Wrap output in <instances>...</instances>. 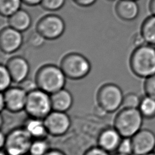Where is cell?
<instances>
[{
    "instance_id": "1",
    "label": "cell",
    "mask_w": 155,
    "mask_h": 155,
    "mask_svg": "<svg viewBox=\"0 0 155 155\" xmlns=\"http://www.w3.org/2000/svg\"><path fill=\"white\" fill-rule=\"evenodd\" d=\"M130 67L137 77L147 78L155 74V47L148 44L136 47L130 59Z\"/></svg>"
},
{
    "instance_id": "2",
    "label": "cell",
    "mask_w": 155,
    "mask_h": 155,
    "mask_svg": "<svg viewBox=\"0 0 155 155\" xmlns=\"http://www.w3.org/2000/svg\"><path fill=\"white\" fill-rule=\"evenodd\" d=\"M35 81L38 88L51 94L64 88L66 76L61 67L47 64L37 71Z\"/></svg>"
},
{
    "instance_id": "3",
    "label": "cell",
    "mask_w": 155,
    "mask_h": 155,
    "mask_svg": "<svg viewBox=\"0 0 155 155\" xmlns=\"http://www.w3.org/2000/svg\"><path fill=\"white\" fill-rule=\"evenodd\" d=\"M143 117L137 108H121L113 120V127L122 137H131L140 130Z\"/></svg>"
},
{
    "instance_id": "4",
    "label": "cell",
    "mask_w": 155,
    "mask_h": 155,
    "mask_svg": "<svg viewBox=\"0 0 155 155\" xmlns=\"http://www.w3.org/2000/svg\"><path fill=\"white\" fill-rule=\"evenodd\" d=\"M51 111L50 94L38 88L27 93L24 111L29 117L44 119Z\"/></svg>"
},
{
    "instance_id": "5",
    "label": "cell",
    "mask_w": 155,
    "mask_h": 155,
    "mask_svg": "<svg viewBox=\"0 0 155 155\" xmlns=\"http://www.w3.org/2000/svg\"><path fill=\"white\" fill-rule=\"evenodd\" d=\"M60 67L66 78L72 80L84 78L91 70V64L88 59L78 53H70L64 56Z\"/></svg>"
},
{
    "instance_id": "6",
    "label": "cell",
    "mask_w": 155,
    "mask_h": 155,
    "mask_svg": "<svg viewBox=\"0 0 155 155\" xmlns=\"http://www.w3.org/2000/svg\"><path fill=\"white\" fill-rule=\"evenodd\" d=\"M124 94L116 84L107 83L102 85L96 94L98 107L107 113H112L122 107Z\"/></svg>"
},
{
    "instance_id": "7",
    "label": "cell",
    "mask_w": 155,
    "mask_h": 155,
    "mask_svg": "<svg viewBox=\"0 0 155 155\" xmlns=\"http://www.w3.org/2000/svg\"><path fill=\"white\" fill-rule=\"evenodd\" d=\"M33 139L24 127L11 130L5 135L3 150L8 155H24L29 153Z\"/></svg>"
},
{
    "instance_id": "8",
    "label": "cell",
    "mask_w": 155,
    "mask_h": 155,
    "mask_svg": "<svg viewBox=\"0 0 155 155\" xmlns=\"http://www.w3.org/2000/svg\"><path fill=\"white\" fill-rule=\"evenodd\" d=\"M65 29L63 19L56 15H47L38 22L36 30L45 39L54 40L62 35Z\"/></svg>"
},
{
    "instance_id": "9",
    "label": "cell",
    "mask_w": 155,
    "mask_h": 155,
    "mask_svg": "<svg viewBox=\"0 0 155 155\" xmlns=\"http://www.w3.org/2000/svg\"><path fill=\"white\" fill-rule=\"evenodd\" d=\"M50 136L60 137L65 135L71 127V119L66 112L52 110L44 119Z\"/></svg>"
},
{
    "instance_id": "10",
    "label": "cell",
    "mask_w": 155,
    "mask_h": 155,
    "mask_svg": "<svg viewBox=\"0 0 155 155\" xmlns=\"http://www.w3.org/2000/svg\"><path fill=\"white\" fill-rule=\"evenodd\" d=\"M5 102V110L12 113L24 111L27 93L20 86L10 87L1 93Z\"/></svg>"
},
{
    "instance_id": "11",
    "label": "cell",
    "mask_w": 155,
    "mask_h": 155,
    "mask_svg": "<svg viewBox=\"0 0 155 155\" xmlns=\"http://www.w3.org/2000/svg\"><path fill=\"white\" fill-rule=\"evenodd\" d=\"M133 155H145L153 151L155 133L148 128H142L131 137Z\"/></svg>"
},
{
    "instance_id": "12",
    "label": "cell",
    "mask_w": 155,
    "mask_h": 155,
    "mask_svg": "<svg viewBox=\"0 0 155 155\" xmlns=\"http://www.w3.org/2000/svg\"><path fill=\"white\" fill-rule=\"evenodd\" d=\"M23 42L21 31L9 27L3 28L0 33V48L5 54H12L18 51Z\"/></svg>"
},
{
    "instance_id": "13",
    "label": "cell",
    "mask_w": 155,
    "mask_h": 155,
    "mask_svg": "<svg viewBox=\"0 0 155 155\" xmlns=\"http://www.w3.org/2000/svg\"><path fill=\"white\" fill-rule=\"evenodd\" d=\"M6 67L10 73L13 82L19 84L27 78L30 72L28 61L19 56L11 58L7 62Z\"/></svg>"
},
{
    "instance_id": "14",
    "label": "cell",
    "mask_w": 155,
    "mask_h": 155,
    "mask_svg": "<svg viewBox=\"0 0 155 155\" xmlns=\"http://www.w3.org/2000/svg\"><path fill=\"white\" fill-rule=\"evenodd\" d=\"M122 139V136L114 127H107L99 134L97 144L99 147L110 153L117 151Z\"/></svg>"
},
{
    "instance_id": "15",
    "label": "cell",
    "mask_w": 155,
    "mask_h": 155,
    "mask_svg": "<svg viewBox=\"0 0 155 155\" xmlns=\"http://www.w3.org/2000/svg\"><path fill=\"white\" fill-rule=\"evenodd\" d=\"M52 110L66 112L73 106V97L67 90L62 88L50 94Z\"/></svg>"
},
{
    "instance_id": "16",
    "label": "cell",
    "mask_w": 155,
    "mask_h": 155,
    "mask_svg": "<svg viewBox=\"0 0 155 155\" xmlns=\"http://www.w3.org/2000/svg\"><path fill=\"white\" fill-rule=\"evenodd\" d=\"M115 12L120 19L133 21L139 15V7L136 1L119 0L115 6Z\"/></svg>"
},
{
    "instance_id": "17",
    "label": "cell",
    "mask_w": 155,
    "mask_h": 155,
    "mask_svg": "<svg viewBox=\"0 0 155 155\" xmlns=\"http://www.w3.org/2000/svg\"><path fill=\"white\" fill-rule=\"evenodd\" d=\"M23 127L33 139H47L49 136L44 119L29 117Z\"/></svg>"
},
{
    "instance_id": "18",
    "label": "cell",
    "mask_w": 155,
    "mask_h": 155,
    "mask_svg": "<svg viewBox=\"0 0 155 155\" xmlns=\"http://www.w3.org/2000/svg\"><path fill=\"white\" fill-rule=\"evenodd\" d=\"M9 26L21 31H26L31 24V18L26 10L19 9L8 17Z\"/></svg>"
},
{
    "instance_id": "19",
    "label": "cell",
    "mask_w": 155,
    "mask_h": 155,
    "mask_svg": "<svg viewBox=\"0 0 155 155\" xmlns=\"http://www.w3.org/2000/svg\"><path fill=\"white\" fill-rule=\"evenodd\" d=\"M140 33L147 44L155 45V15H151L143 21Z\"/></svg>"
},
{
    "instance_id": "20",
    "label": "cell",
    "mask_w": 155,
    "mask_h": 155,
    "mask_svg": "<svg viewBox=\"0 0 155 155\" xmlns=\"http://www.w3.org/2000/svg\"><path fill=\"white\" fill-rule=\"evenodd\" d=\"M138 110L144 119H154L155 99L146 95L142 97Z\"/></svg>"
},
{
    "instance_id": "21",
    "label": "cell",
    "mask_w": 155,
    "mask_h": 155,
    "mask_svg": "<svg viewBox=\"0 0 155 155\" xmlns=\"http://www.w3.org/2000/svg\"><path fill=\"white\" fill-rule=\"evenodd\" d=\"M22 0H0V13L4 17H9L19 10Z\"/></svg>"
},
{
    "instance_id": "22",
    "label": "cell",
    "mask_w": 155,
    "mask_h": 155,
    "mask_svg": "<svg viewBox=\"0 0 155 155\" xmlns=\"http://www.w3.org/2000/svg\"><path fill=\"white\" fill-rule=\"evenodd\" d=\"M47 139H33L30 145L29 153L32 155H44L50 149Z\"/></svg>"
},
{
    "instance_id": "23",
    "label": "cell",
    "mask_w": 155,
    "mask_h": 155,
    "mask_svg": "<svg viewBox=\"0 0 155 155\" xmlns=\"http://www.w3.org/2000/svg\"><path fill=\"white\" fill-rule=\"evenodd\" d=\"M141 97L135 93L130 92L124 96L122 107L126 108H137L139 106Z\"/></svg>"
},
{
    "instance_id": "24",
    "label": "cell",
    "mask_w": 155,
    "mask_h": 155,
    "mask_svg": "<svg viewBox=\"0 0 155 155\" xmlns=\"http://www.w3.org/2000/svg\"><path fill=\"white\" fill-rule=\"evenodd\" d=\"M13 82L12 76L6 65H1L0 67V88L1 92L4 91L10 87Z\"/></svg>"
},
{
    "instance_id": "25",
    "label": "cell",
    "mask_w": 155,
    "mask_h": 155,
    "mask_svg": "<svg viewBox=\"0 0 155 155\" xmlns=\"http://www.w3.org/2000/svg\"><path fill=\"white\" fill-rule=\"evenodd\" d=\"M46 39L36 30L31 31L27 38V44L32 48H39L45 43Z\"/></svg>"
},
{
    "instance_id": "26",
    "label": "cell",
    "mask_w": 155,
    "mask_h": 155,
    "mask_svg": "<svg viewBox=\"0 0 155 155\" xmlns=\"http://www.w3.org/2000/svg\"><path fill=\"white\" fill-rule=\"evenodd\" d=\"M125 155H133V147L131 137H122L116 151Z\"/></svg>"
},
{
    "instance_id": "27",
    "label": "cell",
    "mask_w": 155,
    "mask_h": 155,
    "mask_svg": "<svg viewBox=\"0 0 155 155\" xmlns=\"http://www.w3.org/2000/svg\"><path fill=\"white\" fill-rule=\"evenodd\" d=\"M65 0H42L41 5L43 8L48 11H56L64 5Z\"/></svg>"
},
{
    "instance_id": "28",
    "label": "cell",
    "mask_w": 155,
    "mask_h": 155,
    "mask_svg": "<svg viewBox=\"0 0 155 155\" xmlns=\"http://www.w3.org/2000/svg\"><path fill=\"white\" fill-rule=\"evenodd\" d=\"M143 88L145 95L155 99V74L145 79Z\"/></svg>"
},
{
    "instance_id": "29",
    "label": "cell",
    "mask_w": 155,
    "mask_h": 155,
    "mask_svg": "<svg viewBox=\"0 0 155 155\" xmlns=\"http://www.w3.org/2000/svg\"><path fill=\"white\" fill-rule=\"evenodd\" d=\"M83 155H110V153L96 145L88 148Z\"/></svg>"
},
{
    "instance_id": "30",
    "label": "cell",
    "mask_w": 155,
    "mask_h": 155,
    "mask_svg": "<svg viewBox=\"0 0 155 155\" xmlns=\"http://www.w3.org/2000/svg\"><path fill=\"white\" fill-rule=\"evenodd\" d=\"M19 84L20 87H21L27 93H28L38 88L35 81L28 79L27 78Z\"/></svg>"
},
{
    "instance_id": "31",
    "label": "cell",
    "mask_w": 155,
    "mask_h": 155,
    "mask_svg": "<svg viewBox=\"0 0 155 155\" xmlns=\"http://www.w3.org/2000/svg\"><path fill=\"white\" fill-rule=\"evenodd\" d=\"M132 42H133V45L135 46V48L147 44L140 33H136L133 36Z\"/></svg>"
},
{
    "instance_id": "32",
    "label": "cell",
    "mask_w": 155,
    "mask_h": 155,
    "mask_svg": "<svg viewBox=\"0 0 155 155\" xmlns=\"http://www.w3.org/2000/svg\"><path fill=\"white\" fill-rule=\"evenodd\" d=\"M76 4L81 7H89L95 3L97 0H72Z\"/></svg>"
},
{
    "instance_id": "33",
    "label": "cell",
    "mask_w": 155,
    "mask_h": 155,
    "mask_svg": "<svg viewBox=\"0 0 155 155\" xmlns=\"http://www.w3.org/2000/svg\"><path fill=\"white\" fill-rule=\"evenodd\" d=\"M44 155H66L62 150L57 148H50Z\"/></svg>"
},
{
    "instance_id": "34",
    "label": "cell",
    "mask_w": 155,
    "mask_h": 155,
    "mask_svg": "<svg viewBox=\"0 0 155 155\" xmlns=\"http://www.w3.org/2000/svg\"><path fill=\"white\" fill-rule=\"evenodd\" d=\"M42 0H22V2L29 6H35L41 4Z\"/></svg>"
},
{
    "instance_id": "35",
    "label": "cell",
    "mask_w": 155,
    "mask_h": 155,
    "mask_svg": "<svg viewBox=\"0 0 155 155\" xmlns=\"http://www.w3.org/2000/svg\"><path fill=\"white\" fill-rule=\"evenodd\" d=\"M149 10L151 15H155V0H150L149 2Z\"/></svg>"
},
{
    "instance_id": "36",
    "label": "cell",
    "mask_w": 155,
    "mask_h": 155,
    "mask_svg": "<svg viewBox=\"0 0 155 155\" xmlns=\"http://www.w3.org/2000/svg\"><path fill=\"white\" fill-rule=\"evenodd\" d=\"M5 135L6 134H4L3 132H1L0 133V147L1 149L3 148L5 143Z\"/></svg>"
},
{
    "instance_id": "37",
    "label": "cell",
    "mask_w": 155,
    "mask_h": 155,
    "mask_svg": "<svg viewBox=\"0 0 155 155\" xmlns=\"http://www.w3.org/2000/svg\"><path fill=\"white\" fill-rule=\"evenodd\" d=\"M0 110L1 111L5 110V102H4L3 96L1 94V98H0Z\"/></svg>"
},
{
    "instance_id": "38",
    "label": "cell",
    "mask_w": 155,
    "mask_h": 155,
    "mask_svg": "<svg viewBox=\"0 0 155 155\" xmlns=\"http://www.w3.org/2000/svg\"><path fill=\"white\" fill-rule=\"evenodd\" d=\"M0 155H8L3 150H1V153H0Z\"/></svg>"
},
{
    "instance_id": "39",
    "label": "cell",
    "mask_w": 155,
    "mask_h": 155,
    "mask_svg": "<svg viewBox=\"0 0 155 155\" xmlns=\"http://www.w3.org/2000/svg\"><path fill=\"white\" fill-rule=\"evenodd\" d=\"M145 155H155V153L152 152V153H148V154H145Z\"/></svg>"
},
{
    "instance_id": "40",
    "label": "cell",
    "mask_w": 155,
    "mask_h": 155,
    "mask_svg": "<svg viewBox=\"0 0 155 155\" xmlns=\"http://www.w3.org/2000/svg\"><path fill=\"white\" fill-rule=\"evenodd\" d=\"M113 155H125V154H120V153H116V154H114Z\"/></svg>"
},
{
    "instance_id": "41",
    "label": "cell",
    "mask_w": 155,
    "mask_h": 155,
    "mask_svg": "<svg viewBox=\"0 0 155 155\" xmlns=\"http://www.w3.org/2000/svg\"><path fill=\"white\" fill-rule=\"evenodd\" d=\"M24 155H32V154H30V153H27V154H24Z\"/></svg>"
},
{
    "instance_id": "42",
    "label": "cell",
    "mask_w": 155,
    "mask_h": 155,
    "mask_svg": "<svg viewBox=\"0 0 155 155\" xmlns=\"http://www.w3.org/2000/svg\"><path fill=\"white\" fill-rule=\"evenodd\" d=\"M153 152L155 153V147H154V150H153Z\"/></svg>"
},
{
    "instance_id": "43",
    "label": "cell",
    "mask_w": 155,
    "mask_h": 155,
    "mask_svg": "<svg viewBox=\"0 0 155 155\" xmlns=\"http://www.w3.org/2000/svg\"><path fill=\"white\" fill-rule=\"evenodd\" d=\"M108 1H114V0H108Z\"/></svg>"
},
{
    "instance_id": "44",
    "label": "cell",
    "mask_w": 155,
    "mask_h": 155,
    "mask_svg": "<svg viewBox=\"0 0 155 155\" xmlns=\"http://www.w3.org/2000/svg\"><path fill=\"white\" fill-rule=\"evenodd\" d=\"M133 1H137V0H133Z\"/></svg>"
}]
</instances>
